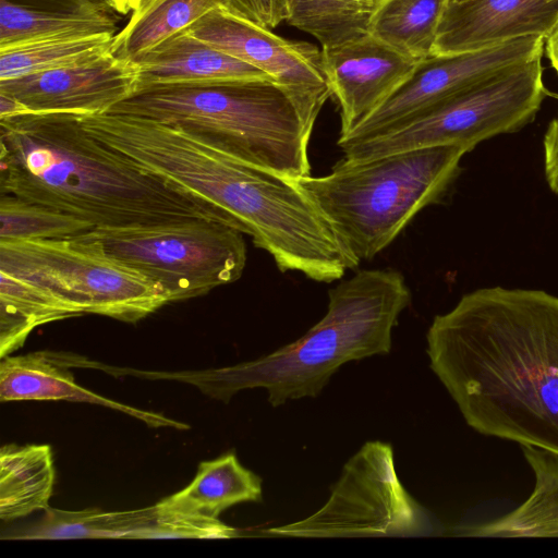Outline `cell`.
Here are the masks:
<instances>
[{"instance_id":"5","label":"cell","mask_w":558,"mask_h":558,"mask_svg":"<svg viewBox=\"0 0 558 558\" xmlns=\"http://www.w3.org/2000/svg\"><path fill=\"white\" fill-rule=\"evenodd\" d=\"M470 153L437 145L349 162L322 177L292 180L361 263L384 251L423 208L440 202Z\"/></svg>"},{"instance_id":"23","label":"cell","mask_w":558,"mask_h":558,"mask_svg":"<svg viewBox=\"0 0 558 558\" xmlns=\"http://www.w3.org/2000/svg\"><path fill=\"white\" fill-rule=\"evenodd\" d=\"M117 33L58 36L0 48V81L84 63L112 51Z\"/></svg>"},{"instance_id":"22","label":"cell","mask_w":558,"mask_h":558,"mask_svg":"<svg viewBox=\"0 0 558 558\" xmlns=\"http://www.w3.org/2000/svg\"><path fill=\"white\" fill-rule=\"evenodd\" d=\"M219 7L225 0H149L116 34L112 51L134 61Z\"/></svg>"},{"instance_id":"24","label":"cell","mask_w":558,"mask_h":558,"mask_svg":"<svg viewBox=\"0 0 558 558\" xmlns=\"http://www.w3.org/2000/svg\"><path fill=\"white\" fill-rule=\"evenodd\" d=\"M37 524L16 534V539L123 538L134 539L156 515V506L104 512L98 509L68 511L48 508Z\"/></svg>"},{"instance_id":"32","label":"cell","mask_w":558,"mask_h":558,"mask_svg":"<svg viewBox=\"0 0 558 558\" xmlns=\"http://www.w3.org/2000/svg\"><path fill=\"white\" fill-rule=\"evenodd\" d=\"M544 52L558 75V24L545 39Z\"/></svg>"},{"instance_id":"1","label":"cell","mask_w":558,"mask_h":558,"mask_svg":"<svg viewBox=\"0 0 558 558\" xmlns=\"http://www.w3.org/2000/svg\"><path fill=\"white\" fill-rule=\"evenodd\" d=\"M429 367L465 423L558 454V296L485 287L436 315Z\"/></svg>"},{"instance_id":"15","label":"cell","mask_w":558,"mask_h":558,"mask_svg":"<svg viewBox=\"0 0 558 558\" xmlns=\"http://www.w3.org/2000/svg\"><path fill=\"white\" fill-rule=\"evenodd\" d=\"M69 368L57 352L38 351L19 356L7 355L0 362V401L87 402L122 411L153 427H187L158 413L137 410L94 393L76 384Z\"/></svg>"},{"instance_id":"25","label":"cell","mask_w":558,"mask_h":558,"mask_svg":"<svg viewBox=\"0 0 558 558\" xmlns=\"http://www.w3.org/2000/svg\"><path fill=\"white\" fill-rule=\"evenodd\" d=\"M378 0H288L287 22L318 40L322 49L368 35Z\"/></svg>"},{"instance_id":"12","label":"cell","mask_w":558,"mask_h":558,"mask_svg":"<svg viewBox=\"0 0 558 558\" xmlns=\"http://www.w3.org/2000/svg\"><path fill=\"white\" fill-rule=\"evenodd\" d=\"M138 85L135 63L111 51L84 63L0 81V93L16 99L24 113L94 114L110 111Z\"/></svg>"},{"instance_id":"34","label":"cell","mask_w":558,"mask_h":558,"mask_svg":"<svg viewBox=\"0 0 558 558\" xmlns=\"http://www.w3.org/2000/svg\"><path fill=\"white\" fill-rule=\"evenodd\" d=\"M117 12V0H105Z\"/></svg>"},{"instance_id":"11","label":"cell","mask_w":558,"mask_h":558,"mask_svg":"<svg viewBox=\"0 0 558 558\" xmlns=\"http://www.w3.org/2000/svg\"><path fill=\"white\" fill-rule=\"evenodd\" d=\"M185 32L290 89L313 121L332 96L322 66V50L310 43L284 39L223 7L210 11Z\"/></svg>"},{"instance_id":"3","label":"cell","mask_w":558,"mask_h":558,"mask_svg":"<svg viewBox=\"0 0 558 558\" xmlns=\"http://www.w3.org/2000/svg\"><path fill=\"white\" fill-rule=\"evenodd\" d=\"M410 302L399 271L360 270L328 291L326 314L295 341L232 366L151 376L193 384L223 402L253 388L265 389L274 408L316 398L345 363L390 352L392 329Z\"/></svg>"},{"instance_id":"35","label":"cell","mask_w":558,"mask_h":558,"mask_svg":"<svg viewBox=\"0 0 558 558\" xmlns=\"http://www.w3.org/2000/svg\"><path fill=\"white\" fill-rule=\"evenodd\" d=\"M147 1H149V0H141L140 5H142V4H144V3H146Z\"/></svg>"},{"instance_id":"33","label":"cell","mask_w":558,"mask_h":558,"mask_svg":"<svg viewBox=\"0 0 558 558\" xmlns=\"http://www.w3.org/2000/svg\"><path fill=\"white\" fill-rule=\"evenodd\" d=\"M141 0H117V13L126 15L140 7Z\"/></svg>"},{"instance_id":"7","label":"cell","mask_w":558,"mask_h":558,"mask_svg":"<svg viewBox=\"0 0 558 558\" xmlns=\"http://www.w3.org/2000/svg\"><path fill=\"white\" fill-rule=\"evenodd\" d=\"M0 271L45 287L82 313L135 323L169 303L142 272L90 240H0Z\"/></svg>"},{"instance_id":"9","label":"cell","mask_w":558,"mask_h":558,"mask_svg":"<svg viewBox=\"0 0 558 558\" xmlns=\"http://www.w3.org/2000/svg\"><path fill=\"white\" fill-rule=\"evenodd\" d=\"M433 532L429 513L398 477L392 446L380 440L366 441L344 463L317 511L264 531L308 538L426 536Z\"/></svg>"},{"instance_id":"26","label":"cell","mask_w":558,"mask_h":558,"mask_svg":"<svg viewBox=\"0 0 558 558\" xmlns=\"http://www.w3.org/2000/svg\"><path fill=\"white\" fill-rule=\"evenodd\" d=\"M114 13H48L0 2V48L49 37L118 33Z\"/></svg>"},{"instance_id":"29","label":"cell","mask_w":558,"mask_h":558,"mask_svg":"<svg viewBox=\"0 0 558 558\" xmlns=\"http://www.w3.org/2000/svg\"><path fill=\"white\" fill-rule=\"evenodd\" d=\"M223 8L269 29L288 16V0H225Z\"/></svg>"},{"instance_id":"20","label":"cell","mask_w":558,"mask_h":558,"mask_svg":"<svg viewBox=\"0 0 558 558\" xmlns=\"http://www.w3.org/2000/svg\"><path fill=\"white\" fill-rule=\"evenodd\" d=\"M82 314L51 290L0 271V357L20 349L36 327Z\"/></svg>"},{"instance_id":"14","label":"cell","mask_w":558,"mask_h":558,"mask_svg":"<svg viewBox=\"0 0 558 558\" xmlns=\"http://www.w3.org/2000/svg\"><path fill=\"white\" fill-rule=\"evenodd\" d=\"M558 24V0H449L433 54L484 49L521 37L546 39Z\"/></svg>"},{"instance_id":"31","label":"cell","mask_w":558,"mask_h":558,"mask_svg":"<svg viewBox=\"0 0 558 558\" xmlns=\"http://www.w3.org/2000/svg\"><path fill=\"white\" fill-rule=\"evenodd\" d=\"M543 145L545 178L551 192L558 196V116L549 122Z\"/></svg>"},{"instance_id":"21","label":"cell","mask_w":558,"mask_h":558,"mask_svg":"<svg viewBox=\"0 0 558 558\" xmlns=\"http://www.w3.org/2000/svg\"><path fill=\"white\" fill-rule=\"evenodd\" d=\"M449 0H378L368 35L416 62L433 54Z\"/></svg>"},{"instance_id":"6","label":"cell","mask_w":558,"mask_h":558,"mask_svg":"<svg viewBox=\"0 0 558 558\" xmlns=\"http://www.w3.org/2000/svg\"><path fill=\"white\" fill-rule=\"evenodd\" d=\"M546 95L541 58L499 73L390 131L338 146L349 162L437 145L463 146L471 153L481 142L532 122Z\"/></svg>"},{"instance_id":"2","label":"cell","mask_w":558,"mask_h":558,"mask_svg":"<svg viewBox=\"0 0 558 558\" xmlns=\"http://www.w3.org/2000/svg\"><path fill=\"white\" fill-rule=\"evenodd\" d=\"M0 135L1 194L75 216L95 228L201 219L241 230L225 210L95 138L75 113L0 118Z\"/></svg>"},{"instance_id":"16","label":"cell","mask_w":558,"mask_h":558,"mask_svg":"<svg viewBox=\"0 0 558 558\" xmlns=\"http://www.w3.org/2000/svg\"><path fill=\"white\" fill-rule=\"evenodd\" d=\"M133 62L137 68L138 89L150 85L269 78L256 68L207 45L185 29Z\"/></svg>"},{"instance_id":"4","label":"cell","mask_w":558,"mask_h":558,"mask_svg":"<svg viewBox=\"0 0 558 558\" xmlns=\"http://www.w3.org/2000/svg\"><path fill=\"white\" fill-rule=\"evenodd\" d=\"M108 112L177 125L238 161L290 180L311 175L315 121L290 89L269 78L145 86Z\"/></svg>"},{"instance_id":"30","label":"cell","mask_w":558,"mask_h":558,"mask_svg":"<svg viewBox=\"0 0 558 558\" xmlns=\"http://www.w3.org/2000/svg\"><path fill=\"white\" fill-rule=\"evenodd\" d=\"M0 2L48 13L116 12L105 0H0Z\"/></svg>"},{"instance_id":"17","label":"cell","mask_w":558,"mask_h":558,"mask_svg":"<svg viewBox=\"0 0 558 558\" xmlns=\"http://www.w3.org/2000/svg\"><path fill=\"white\" fill-rule=\"evenodd\" d=\"M534 474V488L514 510L492 521L460 526L457 536L558 537V454L521 446Z\"/></svg>"},{"instance_id":"10","label":"cell","mask_w":558,"mask_h":558,"mask_svg":"<svg viewBox=\"0 0 558 558\" xmlns=\"http://www.w3.org/2000/svg\"><path fill=\"white\" fill-rule=\"evenodd\" d=\"M545 39L521 37L480 50L432 54L375 111L337 144L379 135L512 68L541 59Z\"/></svg>"},{"instance_id":"19","label":"cell","mask_w":558,"mask_h":558,"mask_svg":"<svg viewBox=\"0 0 558 558\" xmlns=\"http://www.w3.org/2000/svg\"><path fill=\"white\" fill-rule=\"evenodd\" d=\"M54 465L48 445H4L0 449V518L12 521L47 510Z\"/></svg>"},{"instance_id":"13","label":"cell","mask_w":558,"mask_h":558,"mask_svg":"<svg viewBox=\"0 0 558 558\" xmlns=\"http://www.w3.org/2000/svg\"><path fill=\"white\" fill-rule=\"evenodd\" d=\"M320 50L324 74L339 104V137L348 135L385 102L417 63L371 35Z\"/></svg>"},{"instance_id":"8","label":"cell","mask_w":558,"mask_h":558,"mask_svg":"<svg viewBox=\"0 0 558 558\" xmlns=\"http://www.w3.org/2000/svg\"><path fill=\"white\" fill-rule=\"evenodd\" d=\"M243 232L222 221L189 220L134 228H95L78 236L157 283L169 303L204 295L241 278Z\"/></svg>"},{"instance_id":"27","label":"cell","mask_w":558,"mask_h":558,"mask_svg":"<svg viewBox=\"0 0 558 558\" xmlns=\"http://www.w3.org/2000/svg\"><path fill=\"white\" fill-rule=\"evenodd\" d=\"M0 240L73 238L95 229L90 223L20 197L1 194Z\"/></svg>"},{"instance_id":"18","label":"cell","mask_w":558,"mask_h":558,"mask_svg":"<svg viewBox=\"0 0 558 558\" xmlns=\"http://www.w3.org/2000/svg\"><path fill=\"white\" fill-rule=\"evenodd\" d=\"M263 480L241 464L233 452L199 463L195 477L178 493L156 505L218 518L226 509L241 502H259Z\"/></svg>"},{"instance_id":"28","label":"cell","mask_w":558,"mask_h":558,"mask_svg":"<svg viewBox=\"0 0 558 558\" xmlns=\"http://www.w3.org/2000/svg\"><path fill=\"white\" fill-rule=\"evenodd\" d=\"M156 506L154 520L134 539L146 538H202L225 539L239 536V531L218 518Z\"/></svg>"}]
</instances>
